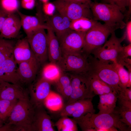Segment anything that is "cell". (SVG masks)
I'll list each match as a JSON object with an SVG mask.
<instances>
[{"label":"cell","instance_id":"cell-43","mask_svg":"<svg viewBox=\"0 0 131 131\" xmlns=\"http://www.w3.org/2000/svg\"><path fill=\"white\" fill-rule=\"evenodd\" d=\"M127 7H128V10L126 15L128 18L130 16L131 13V0H127Z\"/></svg>","mask_w":131,"mask_h":131},{"label":"cell","instance_id":"cell-44","mask_svg":"<svg viewBox=\"0 0 131 131\" xmlns=\"http://www.w3.org/2000/svg\"><path fill=\"white\" fill-rule=\"evenodd\" d=\"M3 122L2 120L0 119V127L3 125Z\"/></svg>","mask_w":131,"mask_h":131},{"label":"cell","instance_id":"cell-27","mask_svg":"<svg viewBox=\"0 0 131 131\" xmlns=\"http://www.w3.org/2000/svg\"><path fill=\"white\" fill-rule=\"evenodd\" d=\"M93 19L81 17L71 21L70 28L76 31L86 33L97 22Z\"/></svg>","mask_w":131,"mask_h":131},{"label":"cell","instance_id":"cell-1","mask_svg":"<svg viewBox=\"0 0 131 131\" xmlns=\"http://www.w3.org/2000/svg\"><path fill=\"white\" fill-rule=\"evenodd\" d=\"M82 131H97L101 129L115 128L122 131H131V128L121 122L117 115L110 114L88 113L74 118Z\"/></svg>","mask_w":131,"mask_h":131},{"label":"cell","instance_id":"cell-8","mask_svg":"<svg viewBox=\"0 0 131 131\" xmlns=\"http://www.w3.org/2000/svg\"><path fill=\"white\" fill-rule=\"evenodd\" d=\"M111 34L109 40L103 45L94 50L91 54L94 57L100 60L116 63L117 57L123 48L121 43L126 39V35L124 33L121 37L118 38L115 31L112 32Z\"/></svg>","mask_w":131,"mask_h":131},{"label":"cell","instance_id":"cell-29","mask_svg":"<svg viewBox=\"0 0 131 131\" xmlns=\"http://www.w3.org/2000/svg\"><path fill=\"white\" fill-rule=\"evenodd\" d=\"M15 43L12 41L0 37V64L13 54Z\"/></svg>","mask_w":131,"mask_h":131},{"label":"cell","instance_id":"cell-6","mask_svg":"<svg viewBox=\"0 0 131 131\" xmlns=\"http://www.w3.org/2000/svg\"><path fill=\"white\" fill-rule=\"evenodd\" d=\"M112 32L104 24L98 22L86 33L82 52L89 56L94 50L105 43Z\"/></svg>","mask_w":131,"mask_h":131},{"label":"cell","instance_id":"cell-12","mask_svg":"<svg viewBox=\"0 0 131 131\" xmlns=\"http://www.w3.org/2000/svg\"><path fill=\"white\" fill-rule=\"evenodd\" d=\"M86 33L71 30L59 41L62 53L82 52Z\"/></svg>","mask_w":131,"mask_h":131},{"label":"cell","instance_id":"cell-17","mask_svg":"<svg viewBox=\"0 0 131 131\" xmlns=\"http://www.w3.org/2000/svg\"><path fill=\"white\" fill-rule=\"evenodd\" d=\"M21 27L19 16L15 13L8 14L0 31V37L7 39L15 38L18 35Z\"/></svg>","mask_w":131,"mask_h":131},{"label":"cell","instance_id":"cell-7","mask_svg":"<svg viewBox=\"0 0 131 131\" xmlns=\"http://www.w3.org/2000/svg\"><path fill=\"white\" fill-rule=\"evenodd\" d=\"M35 108L28 98L19 99L8 118L9 124L32 125Z\"/></svg>","mask_w":131,"mask_h":131},{"label":"cell","instance_id":"cell-5","mask_svg":"<svg viewBox=\"0 0 131 131\" xmlns=\"http://www.w3.org/2000/svg\"><path fill=\"white\" fill-rule=\"evenodd\" d=\"M90 2L81 3L63 0H56L52 3L58 13L72 21L83 17L93 19L90 6Z\"/></svg>","mask_w":131,"mask_h":131},{"label":"cell","instance_id":"cell-26","mask_svg":"<svg viewBox=\"0 0 131 131\" xmlns=\"http://www.w3.org/2000/svg\"><path fill=\"white\" fill-rule=\"evenodd\" d=\"M62 72L57 64L50 62L43 66L41 77L53 83L59 77Z\"/></svg>","mask_w":131,"mask_h":131},{"label":"cell","instance_id":"cell-15","mask_svg":"<svg viewBox=\"0 0 131 131\" xmlns=\"http://www.w3.org/2000/svg\"><path fill=\"white\" fill-rule=\"evenodd\" d=\"M46 24L53 31L59 41L71 30V21L67 17L58 13L46 18Z\"/></svg>","mask_w":131,"mask_h":131},{"label":"cell","instance_id":"cell-9","mask_svg":"<svg viewBox=\"0 0 131 131\" xmlns=\"http://www.w3.org/2000/svg\"><path fill=\"white\" fill-rule=\"evenodd\" d=\"M69 75L72 91L65 104L70 103L81 99L93 98L95 96L91 90L88 75L70 74Z\"/></svg>","mask_w":131,"mask_h":131},{"label":"cell","instance_id":"cell-4","mask_svg":"<svg viewBox=\"0 0 131 131\" xmlns=\"http://www.w3.org/2000/svg\"><path fill=\"white\" fill-rule=\"evenodd\" d=\"M88 56L83 52L62 53L57 65L64 72L88 75L90 69Z\"/></svg>","mask_w":131,"mask_h":131},{"label":"cell","instance_id":"cell-36","mask_svg":"<svg viewBox=\"0 0 131 131\" xmlns=\"http://www.w3.org/2000/svg\"><path fill=\"white\" fill-rule=\"evenodd\" d=\"M117 98L131 101V87L122 88L117 95Z\"/></svg>","mask_w":131,"mask_h":131},{"label":"cell","instance_id":"cell-41","mask_svg":"<svg viewBox=\"0 0 131 131\" xmlns=\"http://www.w3.org/2000/svg\"><path fill=\"white\" fill-rule=\"evenodd\" d=\"M8 15L0 8V31L4 21Z\"/></svg>","mask_w":131,"mask_h":131},{"label":"cell","instance_id":"cell-30","mask_svg":"<svg viewBox=\"0 0 131 131\" xmlns=\"http://www.w3.org/2000/svg\"><path fill=\"white\" fill-rule=\"evenodd\" d=\"M77 124L74 119L67 116H61L54 124L58 131H77Z\"/></svg>","mask_w":131,"mask_h":131},{"label":"cell","instance_id":"cell-32","mask_svg":"<svg viewBox=\"0 0 131 131\" xmlns=\"http://www.w3.org/2000/svg\"><path fill=\"white\" fill-rule=\"evenodd\" d=\"M113 112L117 115L121 122L131 128V109L119 106L116 107Z\"/></svg>","mask_w":131,"mask_h":131},{"label":"cell","instance_id":"cell-42","mask_svg":"<svg viewBox=\"0 0 131 131\" xmlns=\"http://www.w3.org/2000/svg\"><path fill=\"white\" fill-rule=\"evenodd\" d=\"M66 1H70L77 3H89L92 0L96 1L98 0H63Z\"/></svg>","mask_w":131,"mask_h":131},{"label":"cell","instance_id":"cell-13","mask_svg":"<svg viewBox=\"0 0 131 131\" xmlns=\"http://www.w3.org/2000/svg\"><path fill=\"white\" fill-rule=\"evenodd\" d=\"M52 83L41 77L30 87L31 101L35 107L42 106L44 101L51 92Z\"/></svg>","mask_w":131,"mask_h":131},{"label":"cell","instance_id":"cell-25","mask_svg":"<svg viewBox=\"0 0 131 131\" xmlns=\"http://www.w3.org/2000/svg\"><path fill=\"white\" fill-rule=\"evenodd\" d=\"M88 75L91 90L95 95L99 96L115 91L111 87L96 76L90 74Z\"/></svg>","mask_w":131,"mask_h":131},{"label":"cell","instance_id":"cell-21","mask_svg":"<svg viewBox=\"0 0 131 131\" xmlns=\"http://www.w3.org/2000/svg\"><path fill=\"white\" fill-rule=\"evenodd\" d=\"M46 29L48 38V59L50 62L57 64L61 59L62 53L59 41L50 27Z\"/></svg>","mask_w":131,"mask_h":131},{"label":"cell","instance_id":"cell-23","mask_svg":"<svg viewBox=\"0 0 131 131\" xmlns=\"http://www.w3.org/2000/svg\"><path fill=\"white\" fill-rule=\"evenodd\" d=\"M99 100L98 107L99 114L113 113L116 107L117 94L115 91L99 96Z\"/></svg>","mask_w":131,"mask_h":131},{"label":"cell","instance_id":"cell-34","mask_svg":"<svg viewBox=\"0 0 131 131\" xmlns=\"http://www.w3.org/2000/svg\"><path fill=\"white\" fill-rule=\"evenodd\" d=\"M116 65L121 87L127 88L129 79V72L123 66L116 63Z\"/></svg>","mask_w":131,"mask_h":131},{"label":"cell","instance_id":"cell-45","mask_svg":"<svg viewBox=\"0 0 131 131\" xmlns=\"http://www.w3.org/2000/svg\"><path fill=\"white\" fill-rule=\"evenodd\" d=\"M42 1L44 3L48 2V0H40Z\"/></svg>","mask_w":131,"mask_h":131},{"label":"cell","instance_id":"cell-31","mask_svg":"<svg viewBox=\"0 0 131 131\" xmlns=\"http://www.w3.org/2000/svg\"><path fill=\"white\" fill-rule=\"evenodd\" d=\"M18 100L0 99V119L4 121L8 118Z\"/></svg>","mask_w":131,"mask_h":131},{"label":"cell","instance_id":"cell-24","mask_svg":"<svg viewBox=\"0 0 131 131\" xmlns=\"http://www.w3.org/2000/svg\"><path fill=\"white\" fill-rule=\"evenodd\" d=\"M56 90L63 100H68L72 91L71 81L69 75L63 72L58 78L53 83Z\"/></svg>","mask_w":131,"mask_h":131},{"label":"cell","instance_id":"cell-19","mask_svg":"<svg viewBox=\"0 0 131 131\" xmlns=\"http://www.w3.org/2000/svg\"><path fill=\"white\" fill-rule=\"evenodd\" d=\"M35 109L32 124L33 131H55L50 116L42 108V106Z\"/></svg>","mask_w":131,"mask_h":131},{"label":"cell","instance_id":"cell-11","mask_svg":"<svg viewBox=\"0 0 131 131\" xmlns=\"http://www.w3.org/2000/svg\"><path fill=\"white\" fill-rule=\"evenodd\" d=\"M93 98L81 99L72 103L64 104L60 111V116H71L77 118L88 113L95 111L92 102Z\"/></svg>","mask_w":131,"mask_h":131},{"label":"cell","instance_id":"cell-14","mask_svg":"<svg viewBox=\"0 0 131 131\" xmlns=\"http://www.w3.org/2000/svg\"><path fill=\"white\" fill-rule=\"evenodd\" d=\"M18 65L17 72L20 82L28 84L33 81L40 66L34 56Z\"/></svg>","mask_w":131,"mask_h":131},{"label":"cell","instance_id":"cell-35","mask_svg":"<svg viewBox=\"0 0 131 131\" xmlns=\"http://www.w3.org/2000/svg\"><path fill=\"white\" fill-rule=\"evenodd\" d=\"M102 3L114 4L118 6L123 13L127 7V0H100Z\"/></svg>","mask_w":131,"mask_h":131},{"label":"cell","instance_id":"cell-2","mask_svg":"<svg viewBox=\"0 0 131 131\" xmlns=\"http://www.w3.org/2000/svg\"><path fill=\"white\" fill-rule=\"evenodd\" d=\"M89 5L93 19L103 22L113 32L125 27L126 23L124 21L125 15L116 5L96 1H90Z\"/></svg>","mask_w":131,"mask_h":131},{"label":"cell","instance_id":"cell-20","mask_svg":"<svg viewBox=\"0 0 131 131\" xmlns=\"http://www.w3.org/2000/svg\"><path fill=\"white\" fill-rule=\"evenodd\" d=\"M17 12L20 18L22 27L27 38L38 30L41 29H47L49 27L46 23L42 22L38 17L24 14L18 10Z\"/></svg>","mask_w":131,"mask_h":131},{"label":"cell","instance_id":"cell-37","mask_svg":"<svg viewBox=\"0 0 131 131\" xmlns=\"http://www.w3.org/2000/svg\"><path fill=\"white\" fill-rule=\"evenodd\" d=\"M21 4L24 8L28 9H32L35 4V0H22Z\"/></svg>","mask_w":131,"mask_h":131},{"label":"cell","instance_id":"cell-40","mask_svg":"<svg viewBox=\"0 0 131 131\" xmlns=\"http://www.w3.org/2000/svg\"><path fill=\"white\" fill-rule=\"evenodd\" d=\"M119 106L131 109V101L118 99Z\"/></svg>","mask_w":131,"mask_h":131},{"label":"cell","instance_id":"cell-22","mask_svg":"<svg viewBox=\"0 0 131 131\" xmlns=\"http://www.w3.org/2000/svg\"><path fill=\"white\" fill-rule=\"evenodd\" d=\"M13 54L15 61L18 64L29 60L34 55L26 37L18 40L15 43Z\"/></svg>","mask_w":131,"mask_h":131},{"label":"cell","instance_id":"cell-3","mask_svg":"<svg viewBox=\"0 0 131 131\" xmlns=\"http://www.w3.org/2000/svg\"><path fill=\"white\" fill-rule=\"evenodd\" d=\"M88 59L90 66L89 74L96 76L110 86L118 95L122 88L120 85L116 63L100 60L90 55Z\"/></svg>","mask_w":131,"mask_h":131},{"label":"cell","instance_id":"cell-18","mask_svg":"<svg viewBox=\"0 0 131 131\" xmlns=\"http://www.w3.org/2000/svg\"><path fill=\"white\" fill-rule=\"evenodd\" d=\"M17 64L13 54L0 64V80L10 83L19 84V79L17 72Z\"/></svg>","mask_w":131,"mask_h":131},{"label":"cell","instance_id":"cell-28","mask_svg":"<svg viewBox=\"0 0 131 131\" xmlns=\"http://www.w3.org/2000/svg\"><path fill=\"white\" fill-rule=\"evenodd\" d=\"M64 101L62 97L58 94L51 91L45 99L43 105L50 110L59 111L64 104Z\"/></svg>","mask_w":131,"mask_h":131},{"label":"cell","instance_id":"cell-39","mask_svg":"<svg viewBox=\"0 0 131 131\" xmlns=\"http://www.w3.org/2000/svg\"><path fill=\"white\" fill-rule=\"evenodd\" d=\"M122 51L127 57H131V43L126 46H123Z\"/></svg>","mask_w":131,"mask_h":131},{"label":"cell","instance_id":"cell-10","mask_svg":"<svg viewBox=\"0 0 131 131\" xmlns=\"http://www.w3.org/2000/svg\"><path fill=\"white\" fill-rule=\"evenodd\" d=\"M44 29L35 31L27 38L31 49L40 66L44 64L48 59V38Z\"/></svg>","mask_w":131,"mask_h":131},{"label":"cell","instance_id":"cell-38","mask_svg":"<svg viewBox=\"0 0 131 131\" xmlns=\"http://www.w3.org/2000/svg\"><path fill=\"white\" fill-rule=\"evenodd\" d=\"M126 31L124 32L126 39L130 43H131V21H128L126 24Z\"/></svg>","mask_w":131,"mask_h":131},{"label":"cell","instance_id":"cell-16","mask_svg":"<svg viewBox=\"0 0 131 131\" xmlns=\"http://www.w3.org/2000/svg\"><path fill=\"white\" fill-rule=\"evenodd\" d=\"M27 98V93L19 84L0 80V99L13 100Z\"/></svg>","mask_w":131,"mask_h":131},{"label":"cell","instance_id":"cell-33","mask_svg":"<svg viewBox=\"0 0 131 131\" xmlns=\"http://www.w3.org/2000/svg\"><path fill=\"white\" fill-rule=\"evenodd\" d=\"M19 0H0V8L7 14L15 13L18 10Z\"/></svg>","mask_w":131,"mask_h":131}]
</instances>
